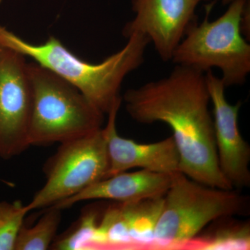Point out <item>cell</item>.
Segmentation results:
<instances>
[{"label":"cell","instance_id":"8992f818","mask_svg":"<svg viewBox=\"0 0 250 250\" xmlns=\"http://www.w3.org/2000/svg\"><path fill=\"white\" fill-rule=\"evenodd\" d=\"M108 168L103 127L80 139L61 143L44 167L45 185L26 207L29 212L47 208L74 196L104 179Z\"/></svg>","mask_w":250,"mask_h":250},{"label":"cell","instance_id":"52a82bcc","mask_svg":"<svg viewBox=\"0 0 250 250\" xmlns=\"http://www.w3.org/2000/svg\"><path fill=\"white\" fill-rule=\"evenodd\" d=\"M33 89L26 57L0 45V157L8 160L30 147Z\"/></svg>","mask_w":250,"mask_h":250},{"label":"cell","instance_id":"9a60e30c","mask_svg":"<svg viewBox=\"0 0 250 250\" xmlns=\"http://www.w3.org/2000/svg\"><path fill=\"white\" fill-rule=\"evenodd\" d=\"M62 210L50 207L34 226L23 224L18 232L14 250H46L57 237L62 221Z\"/></svg>","mask_w":250,"mask_h":250},{"label":"cell","instance_id":"7c38bea8","mask_svg":"<svg viewBox=\"0 0 250 250\" xmlns=\"http://www.w3.org/2000/svg\"><path fill=\"white\" fill-rule=\"evenodd\" d=\"M236 216L220 217L208 224L183 250H249L250 223Z\"/></svg>","mask_w":250,"mask_h":250},{"label":"cell","instance_id":"4fadbf2b","mask_svg":"<svg viewBox=\"0 0 250 250\" xmlns=\"http://www.w3.org/2000/svg\"><path fill=\"white\" fill-rule=\"evenodd\" d=\"M129 224L133 250H154V233L164 197L123 203Z\"/></svg>","mask_w":250,"mask_h":250},{"label":"cell","instance_id":"2e32d148","mask_svg":"<svg viewBox=\"0 0 250 250\" xmlns=\"http://www.w3.org/2000/svg\"><path fill=\"white\" fill-rule=\"evenodd\" d=\"M29 213L21 201L0 202V250H14L18 232Z\"/></svg>","mask_w":250,"mask_h":250},{"label":"cell","instance_id":"6da1fadb","mask_svg":"<svg viewBox=\"0 0 250 250\" xmlns=\"http://www.w3.org/2000/svg\"><path fill=\"white\" fill-rule=\"evenodd\" d=\"M122 98L135 121L170 126L181 172L208 187L233 188L219 167L205 72L176 65L167 77L126 90Z\"/></svg>","mask_w":250,"mask_h":250},{"label":"cell","instance_id":"7a4b0ae2","mask_svg":"<svg viewBox=\"0 0 250 250\" xmlns=\"http://www.w3.org/2000/svg\"><path fill=\"white\" fill-rule=\"evenodd\" d=\"M118 52L99 63L82 60L57 38L41 45L30 43L0 25V45L14 49L62 77L80 90L95 107L107 114L120 95L125 77L142 65L149 39L134 33Z\"/></svg>","mask_w":250,"mask_h":250},{"label":"cell","instance_id":"5b68a950","mask_svg":"<svg viewBox=\"0 0 250 250\" xmlns=\"http://www.w3.org/2000/svg\"><path fill=\"white\" fill-rule=\"evenodd\" d=\"M248 1L231 3L214 21L208 19L213 4L207 5L205 21L188 28L171 61L205 73L218 68L226 87L243 84L250 72V45L241 31L242 16Z\"/></svg>","mask_w":250,"mask_h":250},{"label":"cell","instance_id":"ac0fdd59","mask_svg":"<svg viewBox=\"0 0 250 250\" xmlns=\"http://www.w3.org/2000/svg\"><path fill=\"white\" fill-rule=\"evenodd\" d=\"M0 182H3V183L6 184V185L9 186V187H12V186L14 185L13 183H11V182H8V181L3 180V179H0Z\"/></svg>","mask_w":250,"mask_h":250},{"label":"cell","instance_id":"277c9868","mask_svg":"<svg viewBox=\"0 0 250 250\" xmlns=\"http://www.w3.org/2000/svg\"><path fill=\"white\" fill-rule=\"evenodd\" d=\"M32 85L30 146H46L83 137L103 128L104 113L75 85L37 62H28Z\"/></svg>","mask_w":250,"mask_h":250},{"label":"cell","instance_id":"e0dca14e","mask_svg":"<svg viewBox=\"0 0 250 250\" xmlns=\"http://www.w3.org/2000/svg\"><path fill=\"white\" fill-rule=\"evenodd\" d=\"M236 1H242V0H222L224 4H229Z\"/></svg>","mask_w":250,"mask_h":250},{"label":"cell","instance_id":"ba28073f","mask_svg":"<svg viewBox=\"0 0 250 250\" xmlns=\"http://www.w3.org/2000/svg\"><path fill=\"white\" fill-rule=\"evenodd\" d=\"M207 88L213 104V127L219 167L231 187L250 186V147L238 127V112L241 103L230 104L225 97L221 78L211 70L206 72Z\"/></svg>","mask_w":250,"mask_h":250},{"label":"cell","instance_id":"9c48e42d","mask_svg":"<svg viewBox=\"0 0 250 250\" xmlns=\"http://www.w3.org/2000/svg\"><path fill=\"white\" fill-rule=\"evenodd\" d=\"M208 0H133L135 17L123 29L125 37L134 33L147 36L164 62L174 52L194 24L197 5Z\"/></svg>","mask_w":250,"mask_h":250},{"label":"cell","instance_id":"3957f363","mask_svg":"<svg viewBox=\"0 0 250 250\" xmlns=\"http://www.w3.org/2000/svg\"><path fill=\"white\" fill-rule=\"evenodd\" d=\"M249 197L234 189L208 187L178 172L172 174L154 233V250H183L220 217L249 215Z\"/></svg>","mask_w":250,"mask_h":250},{"label":"cell","instance_id":"8fae6325","mask_svg":"<svg viewBox=\"0 0 250 250\" xmlns=\"http://www.w3.org/2000/svg\"><path fill=\"white\" fill-rule=\"evenodd\" d=\"M172 176L143 169L132 172L126 171L101 179L77 195L52 207L62 210L88 200H108L121 203H134L164 197L170 187Z\"/></svg>","mask_w":250,"mask_h":250},{"label":"cell","instance_id":"5bb4252c","mask_svg":"<svg viewBox=\"0 0 250 250\" xmlns=\"http://www.w3.org/2000/svg\"><path fill=\"white\" fill-rule=\"evenodd\" d=\"M102 210L97 207L85 208L70 229L56 237L51 249L57 250H95Z\"/></svg>","mask_w":250,"mask_h":250},{"label":"cell","instance_id":"30bf717a","mask_svg":"<svg viewBox=\"0 0 250 250\" xmlns=\"http://www.w3.org/2000/svg\"><path fill=\"white\" fill-rule=\"evenodd\" d=\"M122 101L120 98L113 105L103 128L108 158L105 178L135 167L168 174L180 172V156L172 136L159 142L141 144L118 134L116 118Z\"/></svg>","mask_w":250,"mask_h":250}]
</instances>
